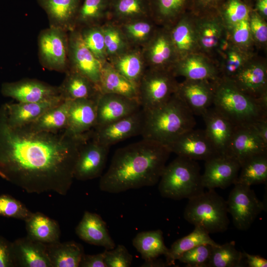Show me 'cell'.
I'll list each match as a JSON object with an SVG mask.
<instances>
[{"label": "cell", "instance_id": "obj_1", "mask_svg": "<svg viewBox=\"0 0 267 267\" xmlns=\"http://www.w3.org/2000/svg\"><path fill=\"white\" fill-rule=\"evenodd\" d=\"M91 132L75 135L14 127L5 110L0 113V175L29 193L54 192L66 195L74 178L82 146Z\"/></svg>", "mask_w": 267, "mask_h": 267}, {"label": "cell", "instance_id": "obj_2", "mask_svg": "<svg viewBox=\"0 0 267 267\" xmlns=\"http://www.w3.org/2000/svg\"><path fill=\"white\" fill-rule=\"evenodd\" d=\"M171 153L167 146L144 139L117 149L101 176L100 189L119 193L155 185Z\"/></svg>", "mask_w": 267, "mask_h": 267}, {"label": "cell", "instance_id": "obj_3", "mask_svg": "<svg viewBox=\"0 0 267 267\" xmlns=\"http://www.w3.org/2000/svg\"><path fill=\"white\" fill-rule=\"evenodd\" d=\"M143 111V139L165 145L196 125L193 114L175 93L165 103Z\"/></svg>", "mask_w": 267, "mask_h": 267}, {"label": "cell", "instance_id": "obj_4", "mask_svg": "<svg viewBox=\"0 0 267 267\" xmlns=\"http://www.w3.org/2000/svg\"><path fill=\"white\" fill-rule=\"evenodd\" d=\"M213 105L235 128L251 126L267 118V111L257 98L241 91L230 80L221 77L214 82Z\"/></svg>", "mask_w": 267, "mask_h": 267}, {"label": "cell", "instance_id": "obj_5", "mask_svg": "<svg viewBox=\"0 0 267 267\" xmlns=\"http://www.w3.org/2000/svg\"><path fill=\"white\" fill-rule=\"evenodd\" d=\"M201 177L195 160L178 156L165 166L159 181V191L164 198L189 199L204 191Z\"/></svg>", "mask_w": 267, "mask_h": 267}, {"label": "cell", "instance_id": "obj_6", "mask_svg": "<svg viewBox=\"0 0 267 267\" xmlns=\"http://www.w3.org/2000/svg\"><path fill=\"white\" fill-rule=\"evenodd\" d=\"M226 201L214 189H208L188 199L184 219L203 228L209 234L225 231L229 221Z\"/></svg>", "mask_w": 267, "mask_h": 267}, {"label": "cell", "instance_id": "obj_7", "mask_svg": "<svg viewBox=\"0 0 267 267\" xmlns=\"http://www.w3.org/2000/svg\"><path fill=\"white\" fill-rule=\"evenodd\" d=\"M171 70L147 68L138 84V100L147 110L166 102L175 93L178 82Z\"/></svg>", "mask_w": 267, "mask_h": 267}, {"label": "cell", "instance_id": "obj_8", "mask_svg": "<svg viewBox=\"0 0 267 267\" xmlns=\"http://www.w3.org/2000/svg\"><path fill=\"white\" fill-rule=\"evenodd\" d=\"M39 56L44 68L60 72L69 69L68 32L49 26L38 36Z\"/></svg>", "mask_w": 267, "mask_h": 267}, {"label": "cell", "instance_id": "obj_9", "mask_svg": "<svg viewBox=\"0 0 267 267\" xmlns=\"http://www.w3.org/2000/svg\"><path fill=\"white\" fill-rule=\"evenodd\" d=\"M228 213L235 227L248 230L258 216L265 210V205L256 196L251 186L235 183L226 201Z\"/></svg>", "mask_w": 267, "mask_h": 267}, {"label": "cell", "instance_id": "obj_10", "mask_svg": "<svg viewBox=\"0 0 267 267\" xmlns=\"http://www.w3.org/2000/svg\"><path fill=\"white\" fill-rule=\"evenodd\" d=\"M144 113L140 110L121 119L95 127L91 138L104 146L110 147L132 136L141 135L143 128Z\"/></svg>", "mask_w": 267, "mask_h": 267}, {"label": "cell", "instance_id": "obj_11", "mask_svg": "<svg viewBox=\"0 0 267 267\" xmlns=\"http://www.w3.org/2000/svg\"><path fill=\"white\" fill-rule=\"evenodd\" d=\"M141 50L147 68L171 70L178 60L168 26L158 27Z\"/></svg>", "mask_w": 267, "mask_h": 267}, {"label": "cell", "instance_id": "obj_12", "mask_svg": "<svg viewBox=\"0 0 267 267\" xmlns=\"http://www.w3.org/2000/svg\"><path fill=\"white\" fill-rule=\"evenodd\" d=\"M69 69L84 75L99 88L102 63L85 44L79 29L68 32Z\"/></svg>", "mask_w": 267, "mask_h": 267}, {"label": "cell", "instance_id": "obj_13", "mask_svg": "<svg viewBox=\"0 0 267 267\" xmlns=\"http://www.w3.org/2000/svg\"><path fill=\"white\" fill-rule=\"evenodd\" d=\"M166 146L171 153L195 161H206L219 155L204 130L193 128L180 134Z\"/></svg>", "mask_w": 267, "mask_h": 267}, {"label": "cell", "instance_id": "obj_14", "mask_svg": "<svg viewBox=\"0 0 267 267\" xmlns=\"http://www.w3.org/2000/svg\"><path fill=\"white\" fill-rule=\"evenodd\" d=\"M240 165L233 158L227 155H218L207 161L202 175V182L205 188L225 189L237 180Z\"/></svg>", "mask_w": 267, "mask_h": 267}, {"label": "cell", "instance_id": "obj_15", "mask_svg": "<svg viewBox=\"0 0 267 267\" xmlns=\"http://www.w3.org/2000/svg\"><path fill=\"white\" fill-rule=\"evenodd\" d=\"M110 147L103 145L91 137L81 148L74 169V178L88 180L101 176Z\"/></svg>", "mask_w": 267, "mask_h": 267}, {"label": "cell", "instance_id": "obj_16", "mask_svg": "<svg viewBox=\"0 0 267 267\" xmlns=\"http://www.w3.org/2000/svg\"><path fill=\"white\" fill-rule=\"evenodd\" d=\"M193 15L200 52L213 59L226 28L218 10Z\"/></svg>", "mask_w": 267, "mask_h": 267}, {"label": "cell", "instance_id": "obj_17", "mask_svg": "<svg viewBox=\"0 0 267 267\" xmlns=\"http://www.w3.org/2000/svg\"><path fill=\"white\" fill-rule=\"evenodd\" d=\"M175 94L194 115L201 116L213 105L214 82L185 79L178 83Z\"/></svg>", "mask_w": 267, "mask_h": 267}, {"label": "cell", "instance_id": "obj_18", "mask_svg": "<svg viewBox=\"0 0 267 267\" xmlns=\"http://www.w3.org/2000/svg\"><path fill=\"white\" fill-rule=\"evenodd\" d=\"M229 80V79H228ZM245 94L258 98L267 92V63L266 60L254 56L230 79Z\"/></svg>", "mask_w": 267, "mask_h": 267}, {"label": "cell", "instance_id": "obj_19", "mask_svg": "<svg viewBox=\"0 0 267 267\" xmlns=\"http://www.w3.org/2000/svg\"><path fill=\"white\" fill-rule=\"evenodd\" d=\"M171 71L176 77L182 76L188 80L215 82L220 78L218 64L200 52L178 59Z\"/></svg>", "mask_w": 267, "mask_h": 267}, {"label": "cell", "instance_id": "obj_20", "mask_svg": "<svg viewBox=\"0 0 267 267\" xmlns=\"http://www.w3.org/2000/svg\"><path fill=\"white\" fill-rule=\"evenodd\" d=\"M266 154L267 145L252 126L235 128L227 155L235 159L241 166L249 159Z\"/></svg>", "mask_w": 267, "mask_h": 267}, {"label": "cell", "instance_id": "obj_21", "mask_svg": "<svg viewBox=\"0 0 267 267\" xmlns=\"http://www.w3.org/2000/svg\"><path fill=\"white\" fill-rule=\"evenodd\" d=\"M141 108L137 99L114 93H100L97 100L96 124L95 127L123 118Z\"/></svg>", "mask_w": 267, "mask_h": 267}, {"label": "cell", "instance_id": "obj_22", "mask_svg": "<svg viewBox=\"0 0 267 267\" xmlns=\"http://www.w3.org/2000/svg\"><path fill=\"white\" fill-rule=\"evenodd\" d=\"M2 93L18 102H36L60 95L58 87L36 79H23L3 85Z\"/></svg>", "mask_w": 267, "mask_h": 267}, {"label": "cell", "instance_id": "obj_23", "mask_svg": "<svg viewBox=\"0 0 267 267\" xmlns=\"http://www.w3.org/2000/svg\"><path fill=\"white\" fill-rule=\"evenodd\" d=\"M168 27L178 60L200 52L194 15L191 12H186Z\"/></svg>", "mask_w": 267, "mask_h": 267}, {"label": "cell", "instance_id": "obj_24", "mask_svg": "<svg viewBox=\"0 0 267 267\" xmlns=\"http://www.w3.org/2000/svg\"><path fill=\"white\" fill-rule=\"evenodd\" d=\"M205 124L204 130L219 155H226L235 128L215 107L209 108L202 115Z\"/></svg>", "mask_w": 267, "mask_h": 267}, {"label": "cell", "instance_id": "obj_25", "mask_svg": "<svg viewBox=\"0 0 267 267\" xmlns=\"http://www.w3.org/2000/svg\"><path fill=\"white\" fill-rule=\"evenodd\" d=\"M98 97L70 101L67 131L75 135H81L94 129L96 124Z\"/></svg>", "mask_w": 267, "mask_h": 267}, {"label": "cell", "instance_id": "obj_26", "mask_svg": "<svg viewBox=\"0 0 267 267\" xmlns=\"http://www.w3.org/2000/svg\"><path fill=\"white\" fill-rule=\"evenodd\" d=\"M83 0H37L46 12L50 26L68 32L75 29L77 14Z\"/></svg>", "mask_w": 267, "mask_h": 267}, {"label": "cell", "instance_id": "obj_27", "mask_svg": "<svg viewBox=\"0 0 267 267\" xmlns=\"http://www.w3.org/2000/svg\"><path fill=\"white\" fill-rule=\"evenodd\" d=\"M15 265L21 267H52L46 244L28 236L12 244Z\"/></svg>", "mask_w": 267, "mask_h": 267}, {"label": "cell", "instance_id": "obj_28", "mask_svg": "<svg viewBox=\"0 0 267 267\" xmlns=\"http://www.w3.org/2000/svg\"><path fill=\"white\" fill-rule=\"evenodd\" d=\"M76 233L80 239L88 243L102 246L107 250L112 249L116 246L106 222L96 213L85 211L76 227Z\"/></svg>", "mask_w": 267, "mask_h": 267}, {"label": "cell", "instance_id": "obj_29", "mask_svg": "<svg viewBox=\"0 0 267 267\" xmlns=\"http://www.w3.org/2000/svg\"><path fill=\"white\" fill-rule=\"evenodd\" d=\"M64 100L59 95L36 102H18L7 105L5 110L8 123L14 127L29 125L43 114L49 108Z\"/></svg>", "mask_w": 267, "mask_h": 267}, {"label": "cell", "instance_id": "obj_30", "mask_svg": "<svg viewBox=\"0 0 267 267\" xmlns=\"http://www.w3.org/2000/svg\"><path fill=\"white\" fill-rule=\"evenodd\" d=\"M58 87L60 96L65 100L96 98L101 93L98 86L89 78L70 69Z\"/></svg>", "mask_w": 267, "mask_h": 267}, {"label": "cell", "instance_id": "obj_31", "mask_svg": "<svg viewBox=\"0 0 267 267\" xmlns=\"http://www.w3.org/2000/svg\"><path fill=\"white\" fill-rule=\"evenodd\" d=\"M151 18L149 0H110L108 20L117 24Z\"/></svg>", "mask_w": 267, "mask_h": 267}, {"label": "cell", "instance_id": "obj_32", "mask_svg": "<svg viewBox=\"0 0 267 267\" xmlns=\"http://www.w3.org/2000/svg\"><path fill=\"white\" fill-rule=\"evenodd\" d=\"M108 61L118 73L137 86L147 69L139 47H131Z\"/></svg>", "mask_w": 267, "mask_h": 267}, {"label": "cell", "instance_id": "obj_33", "mask_svg": "<svg viewBox=\"0 0 267 267\" xmlns=\"http://www.w3.org/2000/svg\"><path fill=\"white\" fill-rule=\"evenodd\" d=\"M99 89L101 93H114L138 101V87L118 73L106 61L102 63Z\"/></svg>", "mask_w": 267, "mask_h": 267}, {"label": "cell", "instance_id": "obj_34", "mask_svg": "<svg viewBox=\"0 0 267 267\" xmlns=\"http://www.w3.org/2000/svg\"><path fill=\"white\" fill-rule=\"evenodd\" d=\"M193 0H149L151 16L157 25L168 26L190 11Z\"/></svg>", "mask_w": 267, "mask_h": 267}, {"label": "cell", "instance_id": "obj_35", "mask_svg": "<svg viewBox=\"0 0 267 267\" xmlns=\"http://www.w3.org/2000/svg\"><path fill=\"white\" fill-rule=\"evenodd\" d=\"M25 222L27 236L32 239L45 244L59 241L60 230L54 220L36 212Z\"/></svg>", "mask_w": 267, "mask_h": 267}, {"label": "cell", "instance_id": "obj_36", "mask_svg": "<svg viewBox=\"0 0 267 267\" xmlns=\"http://www.w3.org/2000/svg\"><path fill=\"white\" fill-rule=\"evenodd\" d=\"M52 267H78L84 254L83 246L74 241L45 244Z\"/></svg>", "mask_w": 267, "mask_h": 267}, {"label": "cell", "instance_id": "obj_37", "mask_svg": "<svg viewBox=\"0 0 267 267\" xmlns=\"http://www.w3.org/2000/svg\"><path fill=\"white\" fill-rule=\"evenodd\" d=\"M69 105L70 100H64L26 126L36 131L57 133L65 130L68 126Z\"/></svg>", "mask_w": 267, "mask_h": 267}, {"label": "cell", "instance_id": "obj_38", "mask_svg": "<svg viewBox=\"0 0 267 267\" xmlns=\"http://www.w3.org/2000/svg\"><path fill=\"white\" fill-rule=\"evenodd\" d=\"M133 245L145 261L165 256L169 250L164 243L163 232L160 229L138 233L133 240Z\"/></svg>", "mask_w": 267, "mask_h": 267}, {"label": "cell", "instance_id": "obj_39", "mask_svg": "<svg viewBox=\"0 0 267 267\" xmlns=\"http://www.w3.org/2000/svg\"><path fill=\"white\" fill-rule=\"evenodd\" d=\"M210 234L203 228L195 226L194 230L188 235L175 241L169 249L166 257L168 266L173 265L176 260L184 252L196 246L210 244L216 246L217 243L210 236Z\"/></svg>", "mask_w": 267, "mask_h": 267}, {"label": "cell", "instance_id": "obj_40", "mask_svg": "<svg viewBox=\"0 0 267 267\" xmlns=\"http://www.w3.org/2000/svg\"><path fill=\"white\" fill-rule=\"evenodd\" d=\"M110 0H83L79 8L75 28L102 25L108 20Z\"/></svg>", "mask_w": 267, "mask_h": 267}, {"label": "cell", "instance_id": "obj_41", "mask_svg": "<svg viewBox=\"0 0 267 267\" xmlns=\"http://www.w3.org/2000/svg\"><path fill=\"white\" fill-rule=\"evenodd\" d=\"M132 47L142 48L153 35L158 25L152 18L118 24Z\"/></svg>", "mask_w": 267, "mask_h": 267}, {"label": "cell", "instance_id": "obj_42", "mask_svg": "<svg viewBox=\"0 0 267 267\" xmlns=\"http://www.w3.org/2000/svg\"><path fill=\"white\" fill-rule=\"evenodd\" d=\"M255 55L254 52L244 51L232 44L218 63L220 77L232 79Z\"/></svg>", "mask_w": 267, "mask_h": 267}, {"label": "cell", "instance_id": "obj_43", "mask_svg": "<svg viewBox=\"0 0 267 267\" xmlns=\"http://www.w3.org/2000/svg\"><path fill=\"white\" fill-rule=\"evenodd\" d=\"M235 183L251 186L252 185L266 184L267 181V154L254 157L240 168Z\"/></svg>", "mask_w": 267, "mask_h": 267}, {"label": "cell", "instance_id": "obj_44", "mask_svg": "<svg viewBox=\"0 0 267 267\" xmlns=\"http://www.w3.org/2000/svg\"><path fill=\"white\" fill-rule=\"evenodd\" d=\"M243 252L236 249L234 241L212 246L208 267H244Z\"/></svg>", "mask_w": 267, "mask_h": 267}, {"label": "cell", "instance_id": "obj_45", "mask_svg": "<svg viewBox=\"0 0 267 267\" xmlns=\"http://www.w3.org/2000/svg\"><path fill=\"white\" fill-rule=\"evenodd\" d=\"M101 25L107 61L132 47L118 24L107 20Z\"/></svg>", "mask_w": 267, "mask_h": 267}, {"label": "cell", "instance_id": "obj_46", "mask_svg": "<svg viewBox=\"0 0 267 267\" xmlns=\"http://www.w3.org/2000/svg\"><path fill=\"white\" fill-rule=\"evenodd\" d=\"M252 8L242 0H225L218 11L226 29L247 19Z\"/></svg>", "mask_w": 267, "mask_h": 267}, {"label": "cell", "instance_id": "obj_47", "mask_svg": "<svg viewBox=\"0 0 267 267\" xmlns=\"http://www.w3.org/2000/svg\"><path fill=\"white\" fill-rule=\"evenodd\" d=\"M79 29L85 44L94 56L102 63L108 61L101 25L87 26Z\"/></svg>", "mask_w": 267, "mask_h": 267}, {"label": "cell", "instance_id": "obj_48", "mask_svg": "<svg viewBox=\"0 0 267 267\" xmlns=\"http://www.w3.org/2000/svg\"><path fill=\"white\" fill-rule=\"evenodd\" d=\"M226 30L233 45L244 51L254 52L255 45L249 28L248 18Z\"/></svg>", "mask_w": 267, "mask_h": 267}, {"label": "cell", "instance_id": "obj_49", "mask_svg": "<svg viewBox=\"0 0 267 267\" xmlns=\"http://www.w3.org/2000/svg\"><path fill=\"white\" fill-rule=\"evenodd\" d=\"M212 246L210 244L196 246L184 252L178 260L188 267H208Z\"/></svg>", "mask_w": 267, "mask_h": 267}, {"label": "cell", "instance_id": "obj_50", "mask_svg": "<svg viewBox=\"0 0 267 267\" xmlns=\"http://www.w3.org/2000/svg\"><path fill=\"white\" fill-rule=\"evenodd\" d=\"M32 214L20 201L10 196H0V215L26 221Z\"/></svg>", "mask_w": 267, "mask_h": 267}, {"label": "cell", "instance_id": "obj_51", "mask_svg": "<svg viewBox=\"0 0 267 267\" xmlns=\"http://www.w3.org/2000/svg\"><path fill=\"white\" fill-rule=\"evenodd\" d=\"M248 24L255 47L264 49L267 46V23L252 8L251 9Z\"/></svg>", "mask_w": 267, "mask_h": 267}, {"label": "cell", "instance_id": "obj_52", "mask_svg": "<svg viewBox=\"0 0 267 267\" xmlns=\"http://www.w3.org/2000/svg\"><path fill=\"white\" fill-rule=\"evenodd\" d=\"M104 253L107 267H129L131 266L133 257L123 245L119 244L112 249H105Z\"/></svg>", "mask_w": 267, "mask_h": 267}, {"label": "cell", "instance_id": "obj_53", "mask_svg": "<svg viewBox=\"0 0 267 267\" xmlns=\"http://www.w3.org/2000/svg\"><path fill=\"white\" fill-rule=\"evenodd\" d=\"M225 0H193L190 12L195 15L217 11Z\"/></svg>", "mask_w": 267, "mask_h": 267}, {"label": "cell", "instance_id": "obj_54", "mask_svg": "<svg viewBox=\"0 0 267 267\" xmlns=\"http://www.w3.org/2000/svg\"><path fill=\"white\" fill-rule=\"evenodd\" d=\"M81 267H107L104 252L94 255L84 254L80 263Z\"/></svg>", "mask_w": 267, "mask_h": 267}, {"label": "cell", "instance_id": "obj_55", "mask_svg": "<svg viewBox=\"0 0 267 267\" xmlns=\"http://www.w3.org/2000/svg\"><path fill=\"white\" fill-rule=\"evenodd\" d=\"M15 265L12 245L8 246L0 240V267H11Z\"/></svg>", "mask_w": 267, "mask_h": 267}, {"label": "cell", "instance_id": "obj_56", "mask_svg": "<svg viewBox=\"0 0 267 267\" xmlns=\"http://www.w3.org/2000/svg\"><path fill=\"white\" fill-rule=\"evenodd\" d=\"M246 265L248 267H267V260L259 255H251L243 252Z\"/></svg>", "mask_w": 267, "mask_h": 267}, {"label": "cell", "instance_id": "obj_57", "mask_svg": "<svg viewBox=\"0 0 267 267\" xmlns=\"http://www.w3.org/2000/svg\"><path fill=\"white\" fill-rule=\"evenodd\" d=\"M252 126L264 142L267 145V118L259 120Z\"/></svg>", "mask_w": 267, "mask_h": 267}, {"label": "cell", "instance_id": "obj_58", "mask_svg": "<svg viewBox=\"0 0 267 267\" xmlns=\"http://www.w3.org/2000/svg\"><path fill=\"white\" fill-rule=\"evenodd\" d=\"M252 8L262 17L267 20V0H256Z\"/></svg>", "mask_w": 267, "mask_h": 267}, {"label": "cell", "instance_id": "obj_59", "mask_svg": "<svg viewBox=\"0 0 267 267\" xmlns=\"http://www.w3.org/2000/svg\"><path fill=\"white\" fill-rule=\"evenodd\" d=\"M168 266L166 261L164 262L162 260H158L157 258L145 261L144 263L141 266L144 267H167Z\"/></svg>", "mask_w": 267, "mask_h": 267}, {"label": "cell", "instance_id": "obj_60", "mask_svg": "<svg viewBox=\"0 0 267 267\" xmlns=\"http://www.w3.org/2000/svg\"><path fill=\"white\" fill-rule=\"evenodd\" d=\"M244 2H245L248 5H249L251 8H253L254 2L256 0H242Z\"/></svg>", "mask_w": 267, "mask_h": 267}]
</instances>
